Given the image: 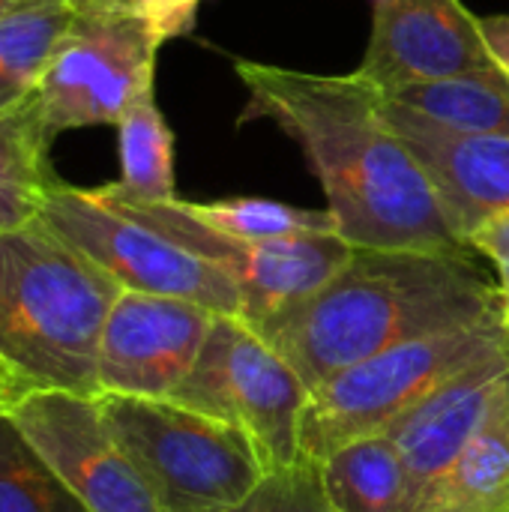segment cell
I'll return each mask as SVG.
<instances>
[{
  "label": "cell",
  "mask_w": 509,
  "mask_h": 512,
  "mask_svg": "<svg viewBox=\"0 0 509 512\" xmlns=\"http://www.w3.org/2000/svg\"><path fill=\"white\" fill-rule=\"evenodd\" d=\"M75 3H93V6H117V9H132L138 12L141 0H75Z\"/></svg>",
  "instance_id": "obj_28"
},
{
  "label": "cell",
  "mask_w": 509,
  "mask_h": 512,
  "mask_svg": "<svg viewBox=\"0 0 509 512\" xmlns=\"http://www.w3.org/2000/svg\"><path fill=\"white\" fill-rule=\"evenodd\" d=\"M507 381L509 351H504L441 384L384 432L408 468L414 495L444 477L447 468L462 456V450L495 411Z\"/></svg>",
  "instance_id": "obj_14"
},
{
  "label": "cell",
  "mask_w": 509,
  "mask_h": 512,
  "mask_svg": "<svg viewBox=\"0 0 509 512\" xmlns=\"http://www.w3.org/2000/svg\"><path fill=\"white\" fill-rule=\"evenodd\" d=\"M411 512H509V381L462 456L414 495Z\"/></svg>",
  "instance_id": "obj_15"
},
{
  "label": "cell",
  "mask_w": 509,
  "mask_h": 512,
  "mask_svg": "<svg viewBox=\"0 0 509 512\" xmlns=\"http://www.w3.org/2000/svg\"><path fill=\"white\" fill-rule=\"evenodd\" d=\"M336 512H411L414 483L390 435L348 441L318 459Z\"/></svg>",
  "instance_id": "obj_16"
},
{
  "label": "cell",
  "mask_w": 509,
  "mask_h": 512,
  "mask_svg": "<svg viewBox=\"0 0 509 512\" xmlns=\"http://www.w3.org/2000/svg\"><path fill=\"white\" fill-rule=\"evenodd\" d=\"M6 414L90 512H165L111 435L96 396L24 390Z\"/></svg>",
  "instance_id": "obj_10"
},
{
  "label": "cell",
  "mask_w": 509,
  "mask_h": 512,
  "mask_svg": "<svg viewBox=\"0 0 509 512\" xmlns=\"http://www.w3.org/2000/svg\"><path fill=\"white\" fill-rule=\"evenodd\" d=\"M480 27H483L492 57L498 60L501 72L509 81V15H486V18H480Z\"/></svg>",
  "instance_id": "obj_26"
},
{
  "label": "cell",
  "mask_w": 509,
  "mask_h": 512,
  "mask_svg": "<svg viewBox=\"0 0 509 512\" xmlns=\"http://www.w3.org/2000/svg\"><path fill=\"white\" fill-rule=\"evenodd\" d=\"M18 396H21V387H18L12 378H9V372L0 366V408L6 411V408H9V405L18 399Z\"/></svg>",
  "instance_id": "obj_27"
},
{
  "label": "cell",
  "mask_w": 509,
  "mask_h": 512,
  "mask_svg": "<svg viewBox=\"0 0 509 512\" xmlns=\"http://www.w3.org/2000/svg\"><path fill=\"white\" fill-rule=\"evenodd\" d=\"M162 36L132 9L75 3V15L39 81L36 105L48 135L117 126L153 90Z\"/></svg>",
  "instance_id": "obj_8"
},
{
  "label": "cell",
  "mask_w": 509,
  "mask_h": 512,
  "mask_svg": "<svg viewBox=\"0 0 509 512\" xmlns=\"http://www.w3.org/2000/svg\"><path fill=\"white\" fill-rule=\"evenodd\" d=\"M213 312L162 294L120 291L99 345V396L171 399L192 372Z\"/></svg>",
  "instance_id": "obj_11"
},
{
  "label": "cell",
  "mask_w": 509,
  "mask_h": 512,
  "mask_svg": "<svg viewBox=\"0 0 509 512\" xmlns=\"http://www.w3.org/2000/svg\"><path fill=\"white\" fill-rule=\"evenodd\" d=\"M114 198L156 231L222 267L243 294V321L255 330L318 294L354 255V246L339 234L243 240L207 225L192 204L180 198L165 204H132L120 195Z\"/></svg>",
  "instance_id": "obj_9"
},
{
  "label": "cell",
  "mask_w": 509,
  "mask_h": 512,
  "mask_svg": "<svg viewBox=\"0 0 509 512\" xmlns=\"http://www.w3.org/2000/svg\"><path fill=\"white\" fill-rule=\"evenodd\" d=\"M384 96L450 129L509 135V81L504 75L417 81Z\"/></svg>",
  "instance_id": "obj_20"
},
{
  "label": "cell",
  "mask_w": 509,
  "mask_h": 512,
  "mask_svg": "<svg viewBox=\"0 0 509 512\" xmlns=\"http://www.w3.org/2000/svg\"><path fill=\"white\" fill-rule=\"evenodd\" d=\"M225 512H336L315 459L300 456L294 465L267 471L246 501Z\"/></svg>",
  "instance_id": "obj_23"
},
{
  "label": "cell",
  "mask_w": 509,
  "mask_h": 512,
  "mask_svg": "<svg viewBox=\"0 0 509 512\" xmlns=\"http://www.w3.org/2000/svg\"><path fill=\"white\" fill-rule=\"evenodd\" d=\"M120 135V180L108 189L132 204L174 201V135L153 99V90L138 96L117 123Z\"/></svg>",
  "instance_id": "obj_19"
},
{
  "label": "cell",
  "mask_w": 509,
  "mask_h": 512,
  "mask_svg": "<svg viewBox=\"0 0 509 512\" xmlns=\"http://www.w3.org/2000/svg\"><path fill=\"white\" fill-rule=\"evenodd\" d=\"M120 282L42 219L0 231V366L24 390L99 396Z\"/></svg>",
  "instance_id": "obj_3"
},
{
  "label": "cell",
  "mask_w": 509,
  "mask_h": 512,
  "mask_svg": "<svg viewBox=\"0 0 509 512\" xmlns=\"http://www.w3.org/2000/svg\"><path fill=\"white\" fill-rule=\"evenodd\" d=\"M75 0H27L0 15V114L36 96Z\"/></svg>",
  "instance_id": "obj_17"
},
{
  "label": "cell",
  "mask_w": 509,
  "mask_h": 512,
  "mask_svg": "<svg viewBox=\"0 0 509 512\" xmlns=\"http://www.w3.org/2000/svg\"><path fill=\"white\" fill-rule=\"evenodd\" d=\"M51 141L36 96L0 114V231L39 219L54 183L48 171Z\"/></svg>",
  "instance_id": "obj_18"
},
{
  "label": "cell",
  "mask_w": 509,
  "mask_h": 512,
  "mask_svg": "<svg viewBox=\"0 0 509 512\" xmlns=\"http://www.w3.org/2000/svg\"><path fill=\"white\" fill-rule=\"evenodd\" d=\"M468 246L492 261V267L498 273L495 282H498V294H501V315L509 327V210H501L489 222H483L471 234Z\"/></svg>",
  "instance_id": "obj_24"
},
{
  "label": "cell",
  "mask_w": 509,
  "mask_h": 512,
  "mask_svg": "<svg viewBox=\"0 0 509 512\" xmlns=\"http://www.w3.org/2000/svg\"><path fill=\"white\" fill-rule=\"evenodd\" d=\"M99 411L165 512H225L264 480L252 441L168 399L96 396Z\"/></svg>",
  "instance_id": "obj_5"
},
{
  "label": "cell",
  "mask_w": 509,
  "mask_h": 512,
  "mask_svg": "<svg viewBox=\"0 0 509 512\" xmlns=\"http://www.w3.org/2000/svg\"><path fill=\"white\" fill-rule=\"evenodd\" d=\"M465 252L360 249L309 300L261 327L312 387L393 345L504 318L498 282Z\"/></svg>",
  "instance_id": "obj_2"
},
{
  "label": "cell",
  "mask_w": 509,
  "mask_h": 512,
  "mask_svg": "<svg viewBox=\"0 0 509 512\" xmlns=\"http://www.w3.org/2000/svg\"><path fill=\"white\" fill-rule=\"evenodd\" d=\"M21 3H27V0H0V15L12 12V9H15V6H21Z\"/></svg>",
  "instance_id": "obj_29"
},
{
  "label": "cell",
  "mask_w": 509,
  "mask_h": 512,
  "mask_svg": "<svg viewBox=\"0 0 509 512\" xmlns=\"http://www.w3.org/2000/svg\"><path fill=\"white\" fill-rule=\"evenodd\" d=\"M201 0H141L138 15L162 36V42L174 36H186L195 27Z\"/></svg>",
  "instance_id": "obj_25"
},
{
  "label": "cell",
  "mask_w": 509,
  "mask_h": 512,
  "mask_svg": "<svg viewBox=\"0 0 509 512\" xmlns=\"http://www.w3.org/2000/svg\"><path fill=\"white\" fill-rule=\"evenodd\" d=\"M387 120L423 165L444 216L468 246L471 234L509 210V135L441 126L384 96Z\"/></svg>",
  "instance_id": "obj_13"
},
{
  "label": "cell",
  "mask_w": 509,
  "mask_h": 512,
  "mask_svg": "<svg viewBox=\"0 0 509 512\" xmlns=\"http://www.w3.org/2000/svg\"><path fill=\"white\" fill-rule=\"evenodd\" d=\"M240 429L264 462V471L294 465L309 384L279 348L234 315H216L204 348L168 399Z\"/></svg>",
  "instance_id": "obj_6"
},
{
  "label": "cell",
  "mask_w": 509,
  "mask_h": 512,
  "mask_svg": "<svg viewBox=\"0 0 509 512\" xmlns=\"http://www.w3.org/2000/svg\"><path fill=\"white\" fill-rule=\"evenodd\" d=\"M249 90L246 120L276 123L321 180L339 237L360 249L465 252L408 144L387 120L384 90L360 69L300 72L234 60Z\"/></svg>",
  "instance_id": "obj_1"
},
{
  "label": "cell",
  "mask_w": 509,
  "mask_h": 512,
  "mask_svg": "<svg viewBox=\"0 0 509 512\" xmlns=\"http://www.w3.org/2000/svg\"><path fill=\"white\" fill-rule=\"evenodd\" d=\"M39 219L126 291L177 297L213 315L243 318V294L222 267L138 219L105 186L84 189L54 180Z\"/></svg>",
  "instance_id": "obj_7"
},
{
  "label": "cell",
  "mask_w": 509,
  "mask_h": 512,
  "mask_svg": "<svg viewBox=\"0 0 509 512\" xmlns=\"http://www.w3.org/2000/svg\"><path fill=\"white\" fill-rule=\"evenodd\" d=\"M0 512H90L0 408Z\"/></svg>",
  "instance_id": "obj_21"
},
{
  "label": "cell",
  "mask_w": 509,
  "mask_h": 512,
  "mask_svg": "<svg viewBox=\"0 0 509 512\" xmlns=\"http://www.w3.org/2000/svg\"><path fill=\"white\" fill-rule=\"evenodd\" d=\"M504 351H509V327L495 318L411 339L342 369L309 390L300 453L318 462L348 441L384 435L441 384Z\"/></svg>",
  "instance_id": "obj_4"
},
{
  "label": "cell",
  "mask_w": 509,
  "mask_h": 512,
  "mask_svg": "<svg viewBox=\"0 0 509 512\" xmlns=\"http://www.w3.org/2000/svg\"><path fill=\"white\" fill-rule=\"evenodd\" d=\"M360 72L384 93L417 81L504 75L480 18L462 0H375Z\"/></svg>",
  "instance_id": "obj_12"
},
{
  "label": "cell",
  "mask_w": 509,
  "mask_h": 512,
  "mask_svg": "<svg viewBox=\"0 0 509 512\" xmlns=\"http://www.w3.org/2000/svg\"><path fill=\"white\" fill-rule=\"evenodd\" d=\"M192 210L213 228L243 240H282L300 234H339L330 210H306L270 198H222L195 204Z\"/></svg>",
  "instance_id": "obj_22"
}]
</instances>
